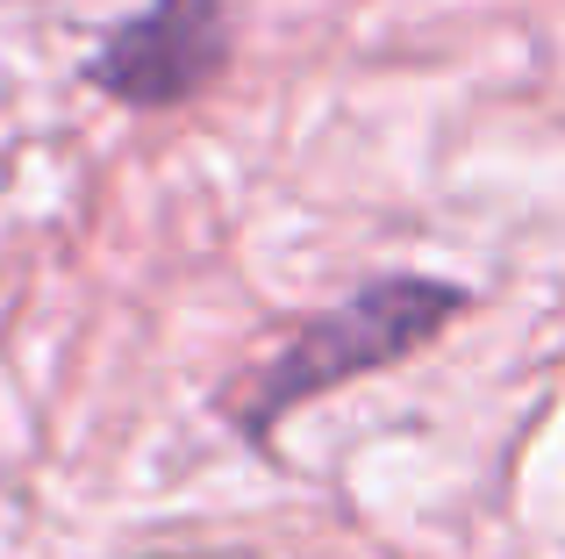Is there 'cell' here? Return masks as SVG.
<instances>
[{
    "mask_svg": "<svg viewBox=\"0 0 565 559\" xmlns=\"http://www.w3.org/2000/svg\"><path fill=\"white\" fill-rule=\"evenodd\" d=\"M466 308V294L458 287H429V280H380V287H365L359 302H344L337 316L308 323L301 337L287 345V359L265 373V402H258V423L279 416V409L308 402V394L337 388L344 373H365V366L394 359V351L423 345L429 330H437L444 316H458Z\"/></svg>",
    "mask_w": 565,
    "mask_h": 559,
    "instance_id": "1",
    "label": "cell"
},
{
    "mask_svg": "<svg viewBox=\"0 0 565 559\" xmlns=\"http://www.w3.org/2000/svg\"><path fill=\"white\" fill-rule=\"evenodd\" d=\"M230 22H222V0H158L151 14L122 22L94 57V86L129 108H172L193 86L215 80Z\"/></svg>",
    "mask_w": 565,
    "mask_h": 559,
    "instance_id": "2",
    "label": "cell"
}]
</instances>
